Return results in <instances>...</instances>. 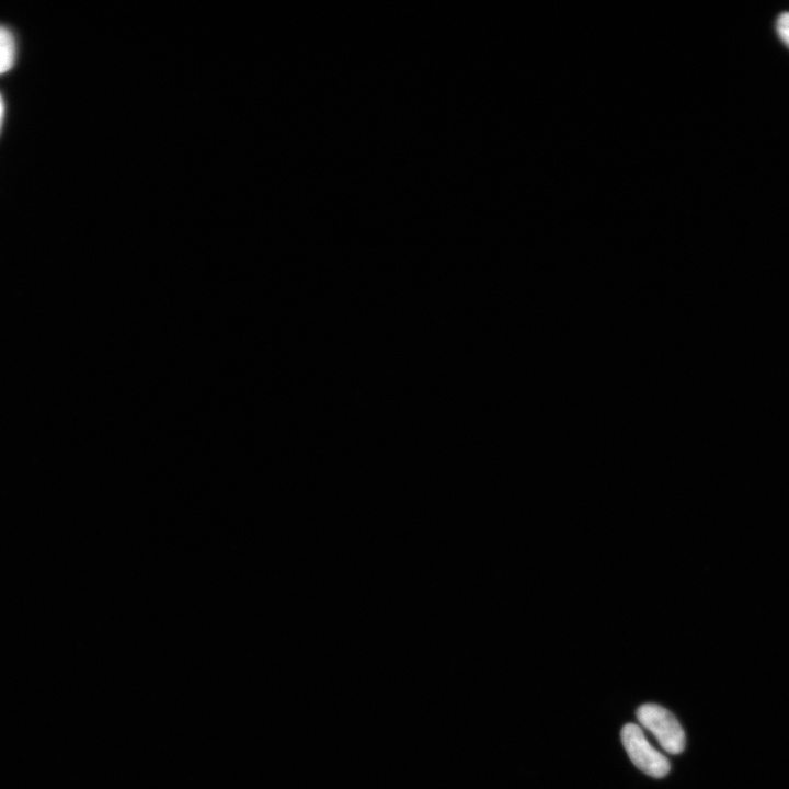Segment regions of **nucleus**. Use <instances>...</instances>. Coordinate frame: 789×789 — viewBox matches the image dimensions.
Here are the masks:
<instances>
[{"label":"nucleus","instance_id":"7ed1b4c3","mask_svg":"<svg viewBox=\"0 0 789 789\" xmlns=\"http://www.w3.org/2000/svg\"><path fill=\"white\" fill-rule=\"evenodd\" d=\"M15 59V43L12 34L0 26V75L11 69Z\"/></svg>","mask_w":789,"mask_h":789},{"label":"nucleus","instance_id":"39448f33","mask_svg":"<svg viewBox=\"0 0 789 789\" xmlns=\"http://www.w3.org/2000/svg\"><path fill=\"white\" fill-rule=\"evenodd\" d=\"M3 113H4V106H3L2 98H1V95H0V128H1V125H2Z\"/></svg>","mask_w":789,"mask_h":789},{"label":"nucleus","instance_id":"f257e3e1","mask_svg":"<svg viewBox=\"0 0 789 789\" xmlns=\"http://www.w3.org/2000/svg\"><path fill=\"white\" fill-rule=\"evenodd\" d=\"M639 722L659 741L660 745L670 754H679L685 748V733L675 718L667 709L656 704H644L636 712Z\"/></svg>","mask_w":789,"mask_h":789},{"label":"nucleus","instance_id":"20e7f679","mask_svg":"<svg viewBox=\"0 0 789 789\" xmlns=\"http://www.w3.org/2000/svg\"><path fill=\"white\" fill-rule=\"evenodd\" d=\"M779 38L789 47V12L781 13L776 21Z\"/></svg>","mask_w":789,"mask_h":789},{"label":"nucleus","instance_id":"f03ea898","mask_svg":"<svg viewBox=\"0 0 789 789\" xmlns=\"http://www.w3.org/2000/svg\"><path fill=\"white\" fill-rule=\"evenodd\" d=\"M621 742L629 758L641 771L654 778L668 774V759L649 743L639 725L625 724L621 729Z\"/></svg>","mask_w":789,"mask_h":789}]
</instances>
